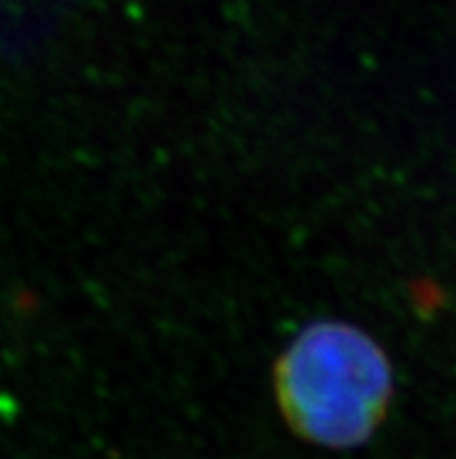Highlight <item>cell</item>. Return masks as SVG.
<instances>
[{"label":"cell","instance_id":"cell-1","mask_svg":"<svg viewBox=\"0 0 456 459\" xmlns=\"http://www.w3.org/2000/svg\"><path fill=\"white\" fill-rule=\"evenodd\" d=\"M275 387L298 437L323 448H357L387 415L393 373L384 350L358 326L314 322L284 350Z\"/></svg>","mask_w":456,"mask_h":459}]
</instances>
